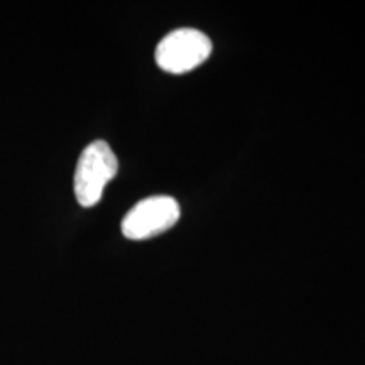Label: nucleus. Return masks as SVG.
Here are the masks:
<instances>
[{
    "label": "nucleus",
    "mask_w": 365,
    "mask_h": 365,
    "mask_svg": "<svg viewBox=\"0 0 365 365\" xmlns=\"http://www.w3.org/2000/svg\"><path fill=\"white\" fill-rule=\"evenodd\" d=\"M180 217V203L173 196H149L129 210L120 228L125 239L148 240L175 227Z\"/></svg>",
    "instance_id": "3"
},
{
    "label": "nucleus",
    "mask_w": 365,
    "mask_h": 365,
    "mask_svg": "<svg viewBox=\"0 0 365 365\" xmlns=\"http://www.w3.org/2000/svg\"><path fill=\"white\" fill-rule=\"evenodd\" d=\"M212 41L202 31L182 27L164 36L154 56L163 71L182 75L203 65L212 54Z\"/></svg>",
    "instance_id": "2"
},
{
    "label": "nucleus",
    "mask_w": 365,
    "mask_h": 365,
    "mask_svg": "<svg viewBox=\"0 0 365 365\" xmlns=\"http://www.w3.org/2000/svg\"><path fill=\"white\" fill-rule=\"evenodd\" d=\"M118 161L115 153L105 140H93L83 149L76 163L75 188L76 202L83 208L95 207L102 200L105 186L115 178Z\"/></svg>",
    "instance_id": "1"
}]
</instances>
